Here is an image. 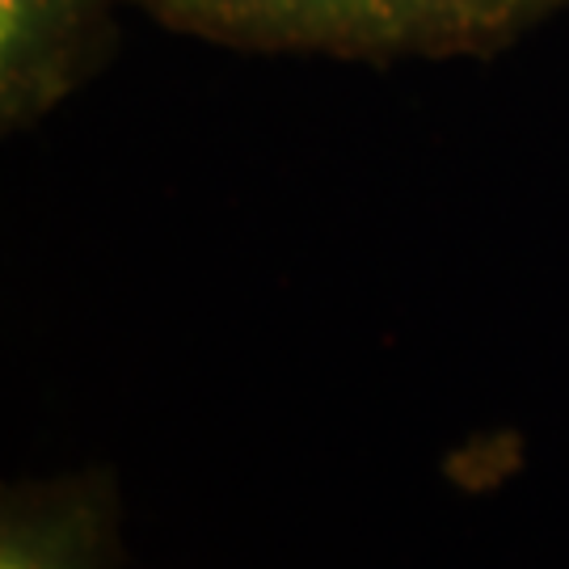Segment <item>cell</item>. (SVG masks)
<instances>
[{
    "label": "cell",
    "mask_w": 569,
    "mask_h": 569,
    "mask_svg": "<svg viewBox=\"0 0 569 569\" xmlns=\"http://www.w3.org/2000/svg\"><path fill=\"white\" fill-rule=\"evenodd\" d=\"M164 34L232 56L329 63L493 60L569 13V0H131Z\"/></svg>",
    "instance_id": "6da1fadb"
},
{
    "label": "cell",
    "mask_w": 569,
    "mask_h": 569,
    "mask_svg": "<svg viewBox=\"0 0 569 569\" xmlns=\"http://www.w3.org/2000/svg\"><path fill=\"white\" fill-rule=\"evenodd\" d=\"M131 0H0V131L26 136L102 77Z\"/></svg>",
    "instance_id": "7a4b0ae2"
},
{
    "label": "cell",
    "mask_w": 569,
    "mask_h": 569,
    "mask_svg": "<svg viewBox=\"0 0 569 569\" xmlns=\"http://www.w3.org/2000/svg\"><path fill=\"white\" fill-rule=\"evenodd\" d=\"M122 493L110 468L47 481H18L0 493V569H119Z\"/></svg>",
    "instance_id": "3957f363"
}]
</instances>
